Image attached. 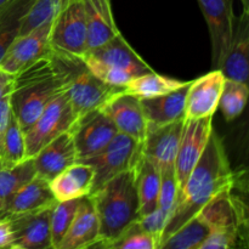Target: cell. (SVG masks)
<instances>
[{
	"label": "cell",
	"instance_id": "cell-23",
	"mask_svg": "<svg viewBox=\"0 0 249 249\" xmlns=\"http://www.w3.org/2000/svg\"><path fill=\"white\" fill-rule=\"evenodd\" d=\"M49 184L57 202L80 198L91 192L94 169L88 163L75 162L56 175Z\"/></svg>",
	"mask_w": 249,
	"mask_h": 249
},
{
	"label": "cell",
	"instance_id": "cell-37",
	"mask_svg": "<svg viewBox=\"0 0 249 249\" xmlns=\"http://www.w3.org/2000/svg\"><path fill=\"white\" fill-rule=\"evenodd\" d=\"M12 230L10 221L4 219L0 220V249L1 248H11L12 243Z\"/></svg>",
	"mask_w": 249,
	"mask_h": 249
},
{
	"label": "cell",
	"instance_id": "cell-34",
	"mask_svg": "<svg viewBox=\"0 0 249 249\" xmlns=\"http://www.w3.org/2000/svg\"><path fill=\"white\" fill-rule=\"evenodd\" d=\"M62 0H34L22 21L19 34L36 28L41 23L53 19Z\"/></svg>",
	"mask_w": 249,
	"mask_h": 249
},
{
	"label": "cell",
	"instance_id": "cell-36",
	"mask_svg": "<svg viewBox=\"0 0 249 249\" xmlns=\"http://www.w3.org/2000/svg\"><path fill=\"white\" fill-rule=\"evenodd\" d=\"M168 220H169V216L163 213L160 209L156 208L147 215L141 216L138 223L143 231L152 235L158 241V248H160V237H162V233L164 231Z\"/></svg>",
	"mask_w": 249,
	"mask_h": 249
},
{
	"label": "cell",
	"instance_id": "cell-14",
	"mask_svg": "<svg viewBox=\"0 0 249 249\" xmlns=\"http://www.w3.org/2000/svg\"><path fill=\"white\" fill-rule=\"evenodd\" d=\"M198 4L208 24L213 65L218 70L233 36L236 18L233 15L232 0H198Z\"/></svg>",
	"mask_w": 249,
	"mask_h": 249
},
{
	"label": "cell",
	"instance_id": "cell-28",
	"mask_svg": "<svg viewBox=\"0 0 249 249\" xmlns=\"http://www.w3.org/2000/svg\"><path fill=\"white\" fill-rule=\"evenodd\" d=\"M187 82L160 75L153 71V72L145 73V74H141L131 79L124 87V90L141 100L168 94V92L181 88Z\"/></svg>",
	"mask_w": 249,
	"mask_h": 249
},
{
	"label": "cell",
	"instance_id": "cell-41",
	"mask_svg": "<svg viewBox=\"0 0 249 249\" xmlns=\"http://www.w3.org/2000/svg\"><path fill=\"white\" fill-rule=\"evenodd\" d=\"M10 0H0V7L1 6H4L5 4H6V2H9Z\"/></svg>",
	"mask_w": 249,
	"mask_h": 249
},
{
	"label": "cell",
	"instance_id": "cell-24",
	"mask_svg": "<svg viewBox=\"0 0 249 249\" xmlns=\"http://www.w3.org/2000/svg\"><path fill=\"white\" fill-rule=\"evenodd\" d=\"M87 19V50L99 46L119 33L111 0H82Z\"/></svg>",
	"mask_w": 249,
	"mask_h": 249
},
{
	"label": "cell",
	"instance_id": "cell-20",
	"mask_svg": "<svg viewBox=\"0 0 249 249\" xmlns=\"http://www.w3.org/2000/svg\"><path fill=\"white\" fill-rule=\"evenodd\" d=\"M100 241V223L90 196L80 197L74 219L58 249L92 248Z\"/></svg>",
	"mask_w": 249,
	"mask_h": 249
},
{
	"label": "cell",
	"instance_id": "cell-32",
	"mask_svg": "<svg viewBox=\"0 0 249 249\" xmlns=\"http://www.w3.org/2000/svg\"><path fill=\"white\" fill-rule=\"evenodd\" d=\"M78 202L79 198L57 202L50 209V233L53 249H58V246L67 233L74 219Z\"/></svg>",
	"mask_w": 249,
	"mask_h": 249
},
{
	"label": "cell",
	"instance_id": "cell-40",
	"mask_svg": "<svg viewBox=\"0 0 249 249\" xmlns=\"http://www.w3.org/2000/svg\"><path fill=\"white\" fill-rule=\"evenodd\" d=\"M241 2L243 5V10L245 11H249V0H241Z\"/></svg>",
	"mask_w": 249,
	"mask_h": 249
},
{
	"label": "cell",
	"instance_id": "cell-9",
	"mask_svg": "<svg viewBox=\"0 0 249 249\" xmlns=\"http://www.w3.org/2000/svg\"><path fill=\"white\" fill-rule=\"evenodd\" d=\"M87 19L82 0H62L53 19L51 48L84 55L87 51Z\"/></svg>",
	"mask_w": 249,
	"mask_h": 249
},
{
	"label": "cell",
	"instance_id": "cell-8",
	"mask_svg": "<svg viewBox=\"0 0 249 249\" xmlns=\"http://www.w3.org/2000/svg\"><path fill=\"white\" fill-rule=\"evenodd\" d=\"M77 119L65 92H60L23 133L27 158H32L46 145L72 128Z\"/></svg>",
	"mask_w": 249,
	"mask_h": 249
},
{
	"label": "cell",
	"instance_id": "cell-1",
	"mask_svg": "<svg viewBox=\"0 0 249 249\" xmlns=\"http://www.w3.org/2000/svg\"><path fill=\"white\" fill-rule=\"evenodd\" d=\"M236 181L223 140L213 129L201 158L178 192L177 203L160 243L197 215L220 192L236 186Z\"/></svg>",
	"mask_w": 249,
	"mask_h": 249
},
{
	"label": "cell",
	"instance_id": "cell-22",
	"mask_svg": "<svg viewBox=\"0 0 249 249\" xmlns=\"http://www.w3.org/2000/svg\"><path fill=\"white\" fill-rule=\"evenodd\" d=\"M190 83L168 94L140 100L147 126H160L185 119V101Z\"/></svg>",
	"mask_w": 249,
	"mask_h": 249
},
{
	"label": "cell",
	"instance_id": "cell-12",
	"mask_svg": "<svg viewBox=\"0 0 249 249\" xmlns=\"http://www.w3.org/2000/svg\"><path fill=\"white\" fill-rule=\"evenodd\" d=\"M212 118L213 117H204V118L184 121V128H182L174 164L179 190L185 184L187 177L197 164L206 148L209 136L213 130Z\"/></svg>",
	"mask_w": 249,
	"mask_h": 249
},
{
	"label": "cell",
	"instance_id": "cell-7",
	"mask_svg": "<svg viewBox=\"0 0 249 249\" xmlns=\"http://www.w3.org/2000/svg\"><path fill=\"white\" fill-rule=\"evenodd\" d=\"M141 157V143L125 134L117 133L99 153L83 160L94 169L91 192L96 191L116 175L135 168Z\"/></svg>",
	"mask_w": 249,
	"mask_h": 249
},
{
	"label": "cell",
	"instance_id": "cell-21",
	"mask_svg": "<svg viewBox=\"0 0 249 249\" xmlns=\"http://www.w3.org/2000/svg\"><path fill=\"white\" fill-rule=\"evenodd\" d=\"M56 203L48 180L36 175L11 197L0 220L51 209Z\"/></svg>",
	"mask_w": 249,
	"mask_h": 249
},
{
	"label": "cell",
	"instance_id": "cell-31",
	"mask_svg": "<svg viewBox=\"0 0 249 249\" xmlns=\"http://www.w3.org/2000/svg\"><path fill=\"white\" fill-rule=\"evenodd\" d=\"M248 94V84L225 78L219 106L226 121H233L242 114L247 105Z\"/></svg>",
	"mask_w": 249,
	"mask_h": 249
},
{
	"label": "cell",
	"instance_id": "cell-3",
	"mask_svg": "<svg viewBox=\"0 0 249 249\" xmlns=\"http://www.w3.org/2000/svg\"><path fill=\"white\" fill-rule=\"evenodd\" d=\"M62 91V83L48 55L12 75L10 106L23 133Z\"/></svg>",
	"mask_w": 249,
	"mask_h": 249
},
{
	"label": "cell",
	"instance_id": "cell-26",
	"mask_svg": "<svg viewBox=\"0 0 249 249\" xmlns=\"http://www.w3.org/2000/svg\"><path fill=\"white\" fill-rule=\"evenodd\" d=\"M136 185L141 218L157 208L160 189V172L143 157L136 164Z\"/></svg>",
	"mask_w": 249,
	"mask_h": 249
},
{
	"label": "cell",
	"instance_id": "cell-11",
	"mask_svg": "<svg viewBox=\"0 0 249 249\" xmlns=\"http://www.w3.org/2000/svg\"><path fill=\"white\" fill-rule=\"evenodd\" d=\"M51 26L53 19L44 22L27 33L18 34L2 56L0 70L15 75L29 63L48 55L51 48Z\"/></svg>",
	"mask_w": 249,
	"mask_h": 249
},
{
	"label": "cell",
	"instance_id": "cell-6",
	"mask_svg": "<svg viewBox=\"0 0 249 249\" xmlns=\"http://www.w3.org/2000/svg\"><path fill=\"white\" fill-rule=\"evenodd\" d=\"M83 57L100 80L113 87L124 88L135 77L153 72L121 32L101 45L85 51Z\"/></svg>",
	"mask_w": 249,
	"mask_h": 249
},
{
	"label": "cell",
	"instance_id": "cell-2",
	"mask_svg": "<svg viewBox=\"0 0 249 249\" xmlns=\"http://www.w3.org/2000/svg\"><path fill=\"white\" fill-rule=\"evenodd\" d=\"M89 196L100 223V241L92 248H104L140 219L136 167L116 175Z\"/></svg>",
	"mask_w": 249,
	"mask_h": 249
},
{
	"label": "cell",
	"instance_id": "cell-18",
	"mask_svg": "<svg viewBox=\"0 0 249 249\" xmlns=\"http://www.w3.org/2000/svg\"><path fill=\"white\" fill-rule=\"evenodd\" d=\"M32 160L36 174L51 181L66 168L78 162L77 151L71 131H65L46 143Z\"/></svg>",
	"mask_w": 249,
	"mask_h": 249
},
{
	"label": "cell",
	"instance_id": "cell-30",
	"mask_svg": "<svg viewBox=\"0 0 249 249\" xmlns=\"http://www.w3.org/2000/svg\"><path fill=\"white\" fill-rule=\"evenodd\" d=\"M36 175L32 158H27L11 169L0 170V219L11 197Z\"/></svg>",
	"mask_w": 249,
	"mask_h": 249
},
{
	"label": "cell",
	"instance_id": "cell-16",
	"mask_svg": "<svg viewBox=\"0 0 249 249\" xmlns=\"http://www.w3.org/2000/svg\"><path fill=\"white\" fill-rule=\"evenodd\" d=\"M225 77L220 70H214L192 80L185 101V119L213 117L219 107Z\"/></svg>",
	"mask_w": 249,
	"mask_h": 249
},
{
	"label": "cell",
	"instance_id": "cell-39",
	"mask_svg": "<svg viewBox=\"0 0 249 249\" xmlns=\"http://www.w3.org/2000/svg\"><path fill=\"white\" fill-rule=\"evenodd\" d=\"M11 83H12V75L0 70V100H1L4 96H6L7 94H10V90H11Z\"/></svg>",
	"mask_w": 249,
	"mask_h": 249
},
{
	"label": "cell",
	"instance_id": "cell-4",
	"mask_svg": "<svg viewBox=\"0 0 249 249\" xmlns=\"http://www.w3.org/2000/svg\"><path fill=\"white\" fill-rule=\"evenodd\" d=\"M48 56L77 117L101 108L107 100L124 89L100 80L88 67L82 55L50 48Z\"/></svg>",
	"mask_w": 249,
	"mask_h": 249
},
{
	"label": "cell",
	"instance_id": "cell-33",
	"mask_svg": "<svg viewBox=\"0 0 249 249\" xmlns=\"http://www.w3.org/2000/svg\"><path fill=\"white\" fill-rule=\"evenodd\" d=\"M106 249H158V241L141 229L138 220L104 246Z\"/></svg>",
	"mask_w": 249,
	"mask_h": 249
},
{
	"label": "cell",
	"instance_id": "cell-29",
	"mask_svg": "<svg viewBox=\"0 0 249 249\" xmlns=\"http://www.w3.org/2000/svg\"><path fill=\"white\" fill-rule=\"evenodd\" d=\"M211 229L199 214L185 223L180 229L160 243V249H199Z\"/></svg>",
	"mask_w": 249,
	"mask_h": 249
},
{
	"label": "cell",
	"instance_id": "cell-13",
	"mask_svg": "<svg viewBox=\"0 0 249 249\" xmlns=\"http://www.w3.org/2000/svg\"><path fill=\"white\" fill-rule=\"evenodd\" d=\"M185 119L160 126H147L141 153L162 174L174 168Z\"/></svg>",
	"mask_w": 249,
	"mask_h": 249
},
{
	"label": "cell",
	"instance_id": "cell-38",
	"mask_svg": "<svg viewBox=\"0 0 249 249\" xmlns=\"http://www.w3.org/2000/svg\"><path fill=\"white\" fill-rule=\"evenodd\" d=\"M10 112H11V106H10V94L2 97L0 100V133L6 125L7 119H9Z\"/></svg>",
	"mask_w": 249,
	"mask_h": 249
},
{
	"label": "cell",
	"instance_id": "cell-27",
	"mask_svg": "<svg viewBox=\"0 0 249 249\" xmlns=\"http://www.w3.org/2000/svg\"><path fill=\"white\" fill-rule=\"evenodd\" d=\"M34 0H10L0 7V61L19 34L22 21Z\"/></svg>",
	"mask_w": 249,
	"mask_h": 249
},
{
	"label": "cell",
	"instance_id": "cell-25",
	"mask_svg": "<svg viewBox=\"0 0 249 249\" xmlns=\"http://www.w3.org/2000/svg\"><path fill=\"white\" fill-rule=\"evenodd\" d=\"M26 160L23 130L11 111L6 125L0 133V170L11 169Z\"/></svg>",
	"mask_w": 249,
	"mask_h": 249
},
{
	"label": "cell",
	"instance_id": "cell-15",
	"mask_svg": "<svg viewBox=\"0 0 249 249\" xmlns=\"http://www.w3.org/2000/svg\"><path fill=\"white\" fill-rule=\"evenodd\" d=\"M101 108L113 122L118 133L125 134L142 145L147 130V122L140 99L123 89L107 100Z\"/></svg>",
	"mask_w": 249,
	"mask_h": 249
},
{
	"label": "cell",
	"instance_id": "cell-10",
	"mask_svg": "<svg viewBox=\"0 0 249 249\" xmlns=\"http://www.w3.org/2000/svg\"><path fill=\"white\" fill-rule=\"evenodd\" d=\"M77 151L78 162L99 153L118 133L116 125L102 108L77 117L70 129Z\"/></svg>",
	"mask_w": 249,
	"mask_h": 249
},
{
	"label": "cell",
	"instance_id": "cell-35",
	"mask_svg": "<svg viewBox=\"0 0 249 249\" xmlns=\"http://www.w3.org/2000/svg\"><path fill=\"white\" fill-rule=\"evenodd\" d=\"M178 192H179V186H178L175 169L170 168L160 174V189L157 203V208L167 214L169 218L177 203Z\"/></svg>",
	"mask_w": 249,
	"mask_h": 249
},
{
	"label": "cell",
	"instance_id": "cell-19",
	"mask_svg": "<svg viewBox=\"0 0 249 249\" xmlns=\"http://www.w3.org/2000/svg\"><path fill=\"white\" fill-rule=\"evenodd\" d=\"M249 11L243 10L242 15L235 21L233 36L218 70L226 79L248 84L249 77Z\"/></svg>",
	"mask_w": 249,
	"mask_h": 249
},
{
	"label": "cell",
	"instance_id": "cell-5",
	"mask_svg": "<svg viewBox=\"0 0 249 249\" xmlns=\"http://www.w3.org/2000/svg\"><path fill=\"white\" fill-rule=\"evenodd\" d=\"M233 189L224 190L198 213L211 229L199 249L248 247V208Z\"/></svg>",
	"mask_w": 249,
	"mask_h": 249
},
{
	"label": "cell",
	"instance_id": "cell-17",
	"mask_svg": "<svg viewBox=\"0 0 249 249\" xmlns=\"http://www.w3.org/2000/svg\"><path fill=\"white\" fill-rule=\"evenodd\" d=\"M12 230L10 249H53L50 209L6 219Z\"/></svg>",
	"mask_w": 249,
	"mask_h": 249
}]
</instances>
